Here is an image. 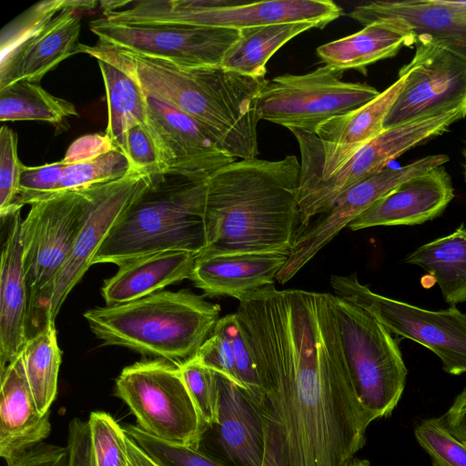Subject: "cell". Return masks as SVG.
<instances>
[{"instance_id":"1","label":"cell","mask_w":466,"mask_h":466,"mask_svg":"<svg viewBox=\"0 0 466 466\" xmlns=\"http://www.w3.org/2000/svg\"><path fill=\"white\" fill-rule=\"evenodd\" d=\"M238 301L260 382L266 453L277 466H350L371 420L348 371L330 294L270 284Z\"/></svg>"},{"instance_id":"2","label":"cell","mask_w":466,"mask_h":466,"mask_svg":"<svg viewBox=\"0 0 466 466\" xmlns=\"http://www.w3.org/2000/svg\"><path fill=\"white\" fill-rule=\"evenodd\" d=\"M300 163L233 161L211 173L205 202L206 247L198 256L289 252L300 225Z\"/></svg>"},{"instance_id":"3","label":"cell","mask_w":466,"mask_h":466,"mask_svg":"<svg viewBox=\"0 0 466 466\" xmlns=\"http://www.w3.org/2000/svg\"><path fill=\"white\" fill-rule=\"evenodd\" d=\"M189 290H162L135 301L86 310L103 345L127 348L180 367L195 359L219 319L220 307Z\"/></svg>"},{"instance_id":"4","label":"cell","mask_w":466,"mask_h":466,"mask_svg":"<svg viewBox=\"0 0 466 466\" xmlns=\"http://www.w3.org/2000/svg\"><path fill=\"white\" fill-rule=\"evenodd\" d=\"M209 176L165 174L113 227L92 265L121 266L168 250L199 254L206 247L205 202Z\"/></svg>"},{"instance_id":"5","label":"cell","mask_w":466,"mask_h":466,"mask_svg":"<svg viewBox=\"0 0 466 466\" xmlns=\"http://www.w3.org/2000/svg\"><path fill=\"white\" fill-rule=\"evenodd\" d=\"M330 0H138L120 1L105 14L110 21L220 27L242 30L284 23H309L322 29L341 15Z\"/></svg>"},{"instance_id":"6","label":"cell","mask_w":466,"mask_h":466,"mask_svg":"<svg viewBox=\"0 0 466 466\" xmlns=\"http://www.w3.org/2000/svg\"><path fill=\"white\" fill-rule=\"evenodd\" d=\"M339 338L356 395L373 421L390 415L408 370L391 333L369 311L330 294Z\"/></svg>"},{"instance_id":"7","label":"cell","mask_w":466,"mask_h":466,"mask_svg":"<svg viewBox=\"0 0 466 466\" xmlns=\"http://www.w3.org/2000/svg\"><path fill=\"white\" fill-rule=\"evenodd\" d=\"M96 2L53 0L32 6L1 38L0 89L18 81L39 83L80 53L81 15Z\"/></svg>"},{"instance_id":"8","label":"cell","mask_w":466,"mask_h":466,"mask_svg":"<svg viewBox=\"0 0 466 466\" xmlns=\"http://www.w3.org/2000/svg\"><path fill=\"white\" fill-rule=\"evenodd\" d=\"M343 73L326 65L303 75L264 79L258 93L259 118L290 131L315 134L328 120L351 112L380 95L367 84L342 81Z\"/></svg>"},{"instance_id":"9","label":"cell","mask_w":466,"mask_h":466,"mask_svg":"<svg viewBox=\"0 0 466 466\" xmlns=\"http://www.w3.org/2000/svg\"><path fill=\"white\" fill-rule=\"evenodd\" d=\"M116 394L147 433L198 449L205 428L178 366L157 359L127 366L116 380Z\"/></svg>"},{"instance_id":"10","label":"cell","mask_w":466,"mask_h":466,"mask_svg":"<svg viewBox=\"0 0 466 466\" xmlns=\"http://www.w3.org/2000/svg\"><path fill=\"white\" fill-rule=\"evenodd\" d=\"M88 204V187L62 191L33 202L22 220L20 238L33 327L44 297L71 252Z\"/></svg>"},{"instance_id":"11","label":"cell","mask_w":466,"mask_h":466,"mask_svg":"<svg viewBox=\"0 0 466 466\" xmlns=\"http://www.w3.org/2000/svg\"><path fill=\"white\" fill-rule=\"evenodd\" d=\"M334 295L372 314L390 333L413 340L437 355L445 372L466 373V313L454 306L430 310L371 291L356 273L330 278Z\"/></svg>"},{"instance_id":"12","label":"cell","mask_w":466,"mask_h":466,"mask_svg":"<svg viewBox=\"0 0 466 466\" xmlns=\"http://www.w3.org/2000/svg\"><path fill=\"white\" fill-rule=\"evenodd\" d=\"M154 177L130 170L124 177L89 188V204L71 252L44 297L35 325L41 329L56 318L71 290L93 266L102 243L129 208L151 187Z\"/></svg>"},{"instance_id":"13","label":"cell","mask_w":466,"mask_h":466,"mask_svg":"<svg viewBox=\"0 0 466 466\" xmlns=\"http://www.w3.org/2000/svg\"><path fill=\"white\" fill-rule=\"evenodd\" d=\"M89 27L98 42L187 67L220 66L240 34L220 27L116 23L104 16Z\"/></svg>"},{"instance_id":"14","label":"cell","mask_w":466,"mask_h":466,"mask_svg":"<svg viewBox=\"0 0 466 466\" xmlns=\"http://www.w3.org/2000/svg\"><path fill=\"white\" fill-rule=\"evenodd\" d=\"M411 71L384 129L452 108L466 101V54L442 41L417 37Z\"/></svg>"},{"instance_id":"15","label":"cell","mask_w":466,"mask_h":466,"mask_svg":"<svg viewBox=\"0 0 466 466\" xmlns=\"http://www.w3.org/2000/svg\"><path fill=\"white\" fill-rule=\"evenodd\" d=\"M448 161L444 154L429 155L398 168L386 167L350 187L294 239L276 280L280 284L290 280L343 228L400 184Z\"/></svg>"},{"instance_id":"16","label":"cell","mask_w":466,"mask_h":466,"mask_svg":"<svg viewBox=\"0 0 466 466\" xmlns=\"http://www.w3.org/2000/svg\"><path fill=\"white\" fill-rule=\"evenodd\" d=\"M147 101V127L158 149L164 174L209 176L236 160L187 115L148 95Z\"/></svg>"},{"instance_id":"17","label":"cell","mask_w":466,"mask_h":466,"mask_svg":"<svg viewBox=\"0 0 466 466\" xmlns=\"http://www.w3.org/2000/svg\"><path fill=\"white\" fill-rule=\"evenodd\" d=\"M454 198L443 166L415 176L375 201L349 225L356 231L376 226L418 225L440 216Z\"/></svg>"},{"instance_id":"18","label":"cell","mask_w":466,"mask_h":466,"mask_svg":"<svg viewBox=\"0 0 466 466\" xmlns=\"http://www.w3.org/2000/svg\"><path fill=\"white\" fill-rule=\"evenodd\" d=\"M0 266V368L23 350L32 336L30 303L21 244V209L8 218Z\"/></svg>"},{"instance_id":"19","label":"cell","mask_w":466,"mask_h":466,"mask_svg":"<svg viewBox=\"0 0 466 466\" xmlns=\"http://www.w3.org/2000/svg\"><path fill=\"white\" fill-rule=\"evenodd\" d=\"M0 455L6 464L40 444L51 431L50 412H39L19 355L0 368Z\"/></svg>"},{"instance_id":"20","label":"cell","mask_w":466,"mask_h":466,"mask_svg":"<svg viewBox=\"0 0 466 466\" xmlns=\"http://www.w3.org/2000/svg\"><path fill=\"white\" fill-rule=\"evenodd\" d=\"M349 15L364 26L393 22L406 27L415 38L442 41L466 54V14L448 6L444 0H378L356 6Z\"/></svg>"},{"instance_id":"21","label":"cell","mask_w":466,"mask_h":466,"mask_svg":"<svg viewBox=\"0 0 466 466\" xmlns=\"http://www.w3.org/2000/svg\"><path fill=\"white\" fill-rule=\"evenodd\" d=\"M216 376L218 394L215 425L221 448L238 466H263L266 431L260 408L238 384L218 372Z\"/></svg>"},{"instance_id":"22","label":"cell","mask_w":466,"mask_h":466,"mask_svg":"<svg viewBox=\"0 0 466 466\" xmlns=\"http://www.w3.org/2000/svg\"><path fill=\"white\" fill-rule=\"evenodd\" d=\"M289 252H248L197 256L190 280L204 296H229L238 300L246 293L274 284Z\"/></svg>"},{"instance_id":"23","label":"cell","mask_w":466,"mask_h":466,"mask_svg":"<svg viewBox=\"0 0 466 466\" xmlns=\"http://www.w3.org/2000/svg\"><path fill=\"white\" fill-rule=\"evenodd\" d=\"M80 53L96 58L107 100L108 118L105 134L127 157L128 128L135 124L147 127V95L130 67L114 47L101 42L93 46L81 44Z\"/></svg>"},{"instance_id":"24","label":"cell","mask_w":466,"mask_h":466,"mask_svg":"<svg viewBox=\"0 0 466 466\" xmlns=\"http://www.w3.org/2000/svg\"><path fill=\"white\" fill-rule=\"evenodd\" d=\"M198 254L168 250L142 257L118 267L105 279L101 295L106 305H119L147 297L171 284L190 279Z\"/></svg>"},{"instance_id":"25","label":"cell","mask_w":466,"mask_h":466,"mask_svg":"<svg viewBox=\"0 0 466 466\" xmlns=\"http://www.w3.org/2000/svg\"><path fill=\"white\" fill-rule=\"evenodd\" d=\"M415 42V35L406 27L393 22H375L355 34L319 46L317 55L333 68L366 72L370 64L393 57L403 46Z\"/></svg>"},{"instance_id":"26","label":"cell","mask_w":466,"mask_h":466,"mask_svg":"<svg viewBox=\"0 0 466 466\" xmlns=\"http://www.w3.org/2000/svg\"><path fill=\"white\" fill-rule=\"evenodd\" d=\"M404 261L427 271L437 282L443 299L451 306L466 302V227L425 243Z\"/></svg>"},{"instance_id":"27","label":"cell","mask_w":466,"mask_h":466,"mask_svg":"<svg viewBox=\"0 0 466 466\" xmlns=\"http://www.w3.org/2000/svg\"><path fill=\"white\" fill-rule=\"evenodd\" d=\"M314 27L309 23H284L242 29L220 66L243 76L265 79L269 58L290 39Z\"/></svg>"},{"instance_id":"28","label":"cell","mask_w":466,"mask_h":466,"mask_svg":"<svg viewBox=\"0 0 466 466\" xmlns=\"http://www.w3.org/2000/svg\"><path fill=\"white\" fill-rule=\"evenodd\" d=\"M20 356L37 409L46 414L57 393L62 360L55 322H46L33 333Z\"/></svg>"},{"instance_id":"29","label":"cell","mask_w":466,"mask_h":466,"mask_svg":"<svg viewBox=\"0 0 466 466\" xmlns=\"http://www.w3.org/2000/svg\"><path fill=\"white\" fill-rule=\"evenodd\" d=\"M76 106L55 96L38 83L18 81L0 89V120H37L60 124L77 116Z\"/></svg>"},{"instance_id":"30","label":"cell","mask_w":466,"mask_h":466,"mask_svg":"<svg viewBox=\"0 0 466 466\" xmlns=\"http://www.w3.org/2000/svg\"><path fill=\"white\" fill-rule=\"evenodd\" d=\"M130 168L125 154L115 147L96 158L66 165L56 193L116 180L127 174Z\"/></svg>"},{"instance_id":"31","label":"cell","mask_w":466,"mask_h":466,"mask_svg":"<svg viewBox=\"0 0 466 466\" xmlns=\"http://www.w3.org/2000/svg\"><path fill=\"white\" fill-rule=\"evenodd\" d=\"M87 421L96 466H127L124 428L105 411L91 412Z\"/></svg>"},{"instance_id":"32","label":"cell","mask_w":466,"mask_h":466,"mask_svg":"<svg viewBox=\"0 0 466 466\" xmlns=\"http://www.w3.org/2000/svg\"><path fill=\"white\" fill-rule=\"evenodd\" d=\"M124 430L158 466H225L198 449L165 441L138 426L127 425Z\"/></svg>"},{"instance_id":"33","label":"cell","mask_w":466,"mask_h":466,"mask_svg":"<svg viewBox=\"0 0 466 466\" xmlns=\"http://www.w3.org/2000/svg\"><path fill=\"white\" fill-rule=\"evenodd\" d=\"M414 433L433 466H466V444L454 437L440 418L423 420Z\"/></svg>"},{"instance_id":"34","label":"cell","mask_w":466,"mask_h":466,"mask_svg":"<svg viewBox=\"0 0 466 466\" xmlns=\"http://www.w3.org/2000/svg\"><path fill=\"white\" fill-rule=\"evenodd\" d=\"M214 329L229 340L239 385L258 404L261 396L258 374L251 350L235 313L220 318Z\"/></svg>"},{"instance_id":"35","label":"cell","mask_w":466,"mask_h":466,"mask_svg":"<svg viewBox=\"0 0 466 466\" xmlns=\"http://www.w3.org/2000/svg\"><path fill=\"white\" fill-rule=\"evenodd\" d=\"M179 370L204 428L215 425L218 394L216 372L201 364L197 358L181 365Z\"/></svg>"},{"instance_id":"36","label":"cell","mask_w":466,"mask_h":466,"mask_svg":"<svg viewBox=\"0 0 466 466\" xmlns=\"http://www.w3.org/2000/svg\"><path fill=\"white\" fill-rule=\"evenodd\" d=\"M24 165L17 155L16 134L7 126L0 129V217L6 219L21 209L15 206Z\"/></svg>"},{"instance_id":"37","label":"cell","mask_w":466,"mask_h":466,"mask_svg":"<svg viewBox=\"0 0 466 466\" xmlns=\"http://www.w3.org/2000/svg\"><path fill=\"white\" fill-rule=\"evenodd\" d=\"M66 164L62 160L40 167L24 166L15 206L21 208L56 194Z\"/></svg>"},{"instance_id":"38","label":"cell","mask_w":466,"mask_h":466,"mask_svg":"<svg viewBox=\"0 0 466 466\" xmlns=\"http://www.w3.org/2000/svg\"><path fill=\"white\" fill-rule=\"evenodd\" d=\"M127 157L130 167L153 177L165 175L158 149L147 126L135 124L127 132Z\"/></svg>"},{"instance_id":"39","label":"cell","mask_w":466,"mask_h":466,"mask_svg":"<svg viewBox=\"0 0 466 466\" xmlns=\"http://www.w3.org/2000/svg\"><path fill=\"white\" fill-rule=\"evenodd\" d=\"M196 358L207 368L223 375L240 387L231 344L221 332L213 329Z\"/></svg>"},{"instance_id":"40","label":"cell","mask_w":466,"mask_h":466,"mask_svg":"<svg viewBox=\"0 0 466 466\" xmlns=\"http://www.w3.org/2000/svg\"><path fill=\"white\" fill-rule=\"evenodd\" d=\"M68 466H96L87 420L73 419L68 425Z\"/></svg>"},{"instance_id":"41","label":"cell","mask_w":466,"mask_h":466,"mask_svg":"<svg viewBox=\"0 0 466 466\" xmlns=\"http://www.w3.org/2000/svg\"><path fill=\"white\" fill-rule=\"evenodd\" d=\"M116 147L106 134L86 135L74 141L61 159L66 165H73L96 158Z\"/></svg>"},{"instance_id":"42","label":"cell","mask_w":466,"mask_h":466,"mask_svg":"<svg viewBox=\"0 0 466 466\" xmlns=\"http://www.w3.org/2000/svg\"><path fill=\"white\" fill-rule=\"evenodd\" d=\"M67 446L40 443L15 458L7 466H68Z\"/></svg>"},{"instance_id":"43","label":"cell","mask_w":466,"mask_h":466,"mask_svg":"<svg viewBox=\"0 0 466 466\" xmlns=\"http://www.w3.org/2000/svg\"><path fill=\"white\" fill-rule=\"evenodd\" d=\"M440 420L454 437L466 444V387Z\"/></svg>"},{"instance_id":"44","label":"cell","mask_w":466,"mask_h":466,"mask_svg":"<svg viewBox=\"0 0 466 466\" xmlns=\"http://www.w3.org/2000/svg\"><path fill=\"white\" fill-rule=\"evenodd\" d=\"M127 466H158L127 434Z\"/></svg>"},{"instance_id":"45","label":"cell","mask_w":466,"mask_h":466,"mask_svg":"<svg viewBox=\"0 0 466 466\" xmlns=\"http://www.w3.org/2000/svg\"><path fill=\"white\" fill-rule=\"evenodd\" d=\"M350 466H370V463L367 461H355Z\"/></svg>"},{"instance_id":"46","label":"cell","mask_w":466,"mask_h":466,"mask_svg":"<svg viewBox=\"0 0 466 466\" xmlns=\"http://www.w3.org/2000/svg\"><path fill=\"white\" fill-rule=\"evenodd\" d=\"M464 157H465L464 174H465V178H466V147H465V151H464Z\"/></svg>"}]
</instances>
